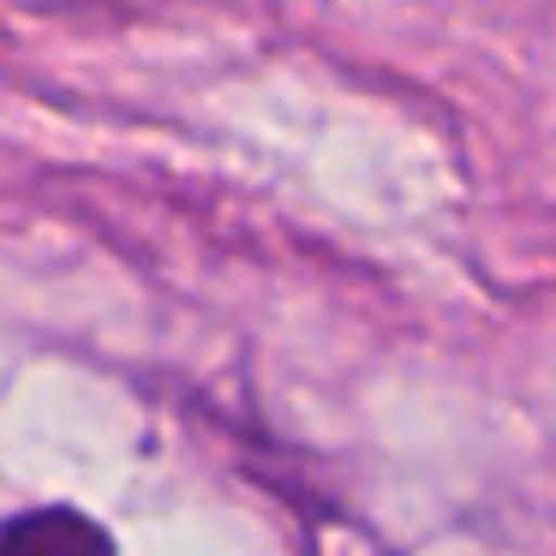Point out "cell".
Masks as SVG:
<instances>
[{
  "instance_id": "1",
  "label": "cell",
  "mask_w": 556,
  "mask_h": 556,
  "mask_svg": "<svg viewBox=\"0 0 556 556\" xmlns=\"http://www.w3.org/2000/svg\"><path fill=\"white\" fill-rule=\"evenodd\" d=\"M0 556H109V539L66 508H42L0 532Z\"/></svg>"
}]
</instances>
